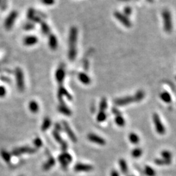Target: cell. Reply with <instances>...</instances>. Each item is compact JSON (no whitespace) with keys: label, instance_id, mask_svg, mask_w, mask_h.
Returning a JSON list of instances; mask_svg holds the SVG:
<instances>
[{"label":"cell","instance_id":"cell-26","mask_svg":"<svg viewBox=\"0 0 176 176\" xmlns=\"http://www.w3.org/2000/svg\"><path fill=\"white\" fill-rule=\"evenodd\" d=\"M52 125V121L49 117H45L41 125V130L42 131H46L50 129Z\"/></svg>","mask_w":176,"mask_h":176},{"label":"cell","instance_id":"cell-40","mask_svg":"<svg viewBox=\"0 0 176 176\" xmlns=\"http://www.w3.org/2000/svg\"><path fill=\"white\" fill-rule=\"evenodd\" d=\"M62 130V126L59 123H56L55 124V130L57 132H60Z\"/></svg>","mask_w":176,"mask_h":176},{"label":"cell","instance_id":"cell-5","mask_svg":"<svg viewBox=\"0 0 176 176\" xmlns=\"http://www.w3.org/2000/svg\"><path fill=\"white\" fill-rule=\"evenodd\" d=\"M37 149L30 146H23L14 148L12 151V155L14 156H20L24 154H33Z\"/></svg>","mask_w":176,"mask_h":176},{"label":"cell","instance_id":"cell-1","mask_svg":"<svg viewBox=\"0 0 176 176\" xmlns=\"http://www.w3.org/2000/svg\"><path fill=\"white\" fill-rule=\"evenodd\" d=\"M77 40H78V29L73 26L69 31V51L68 57L71 61L75 60L77 56Z\"/></svg>","mask_w":176,"mask_h":176},{"label":"cell","instance_id":"cell-11","mask_svg":"<svg viewBox=\"0 0 176 176\" xmlns=\"http://www.w3.org/2000/svg\"><path fill=\"white\" fill-rule=\"evenodd\" d=\"M135 102L134 97L127 96V97H121V98H119V99H117L116 100H115L114 103H115V105L117 106H123L125 105H129V104H131L132 102Z\"/></svg>","mask_w":176,"mask_h":176},{"label":"cell","instance_id":"cell-19","mask_svg":"<svg viewBox=\"0 0 176 176\" xmlns=\"http://www.w3.org/2000/svg\"><path fill=\"white\" fill-rule=\"evenodd\" d=\"M78 78L79 81L84 85H89L91 82V78L85 73H80L78 75Z\"/></svg>","mask_w":176,"mask_h":176},{"label":"cell","instance_id":"cell-29","mask_svg":"<svg viewBox=\"0 0 176 176\" xmlns=\"http://www.w3.org/2000/svg\"><path fill=\"white\" fill-rule=\"evenodd\" d=\"M133 97L135 102H140L141 100H142L143 99L144 97H145V93H144L143 91L140 90L137 91L134 95V96Z\"/></svg>","mask_w":176,"mask_h":176},{"label":"cell","instance_id":"cell-18","mask_svg":"<svg viewBox=\"0 0 176 176\" xmlns=\"http://www.w3.org/2000/svg\"><path fill=\"white\" fill-rule=\"evenodd\" d=\"M48 45L52 50H56L58 47V42L57 37L53 34H51L48 38Z\"/></svg>","mask_w":176,"mask_h":176},{"label":"cell","instance_id":"cell-32","mask_svg":"<svg viewBox=\"0 0 176 176\" xmlns=\"http://www.w3.org/2000/svg\"><path fill=\"white\" fill-rule=\"evenodd\" d=\"M108 108V102L106 98H102L99 104V111L105 112Z\"/></svg>","mask_w":176,"mask_h":176},{"label":"cell","instance_id":"cell-33","mask_svg":"<svg viewBox=\"0 0 176 176\" xmlns=\"http://www.w3.org/2000/svg\"><path fill=\"white\" fill-rule=\"evenodd\" d=\"M144 173L147 176H155L156 175V172L155 170L152 168L151 166H146L144 169Z\"/></svg>","mask_w":176,"mask_h":176},{"label":"cell","instance_id":"cell-42","mask_svg":"<svg viewBox=\"0 0 176 176\" xmlns=\"http://www.w3.org/2000/svg\"><path fill=\"white\" fill-rule=\"evenodd\" d=\"M110 176H120L119 172L115 170H112L110 172Z\"/></svg>","mask_w":176,"mask_h":176},{"label":"cell","instance_id":"cell-15","mask_svg":"<svg viewBox=\"0 0 176 176\" xmlns=\"http://www.w3.org/2000/svg\"><path fill=\"white\" fill-rule=\"evenodd\" d=\"M52 135H53L54 139L56 140V142L60 144V146H61V148L63 151H65L67 149L68 145H67V143H66L65 141L62 139V138L61 137V136H60L59 132L56 131H52Z\"/></svg>","mask_w":176,"mask_h":176},{"label":"cell","instance_id":"cell-35","mask_svg":"<svg viewBox=\"0 0 176 176\" xmlns=\"http://www.w3.org/2000/svg\"><path fill=\"white\" fill-rule=\"evenodd\" d=\"M41 31L42 33L47 35L50 33V28H49L48 25L46 24V23L42 22L41 24Z\"/></svg>","mask_w":176,"mask_h":176},{"label":"cell","instance_id":"cell-7","mask_svg":"<svg viewBox=\"0 0 176 176\" xmlns=\"http://www.w3.org/2000/svg\"><path fill=\"white\" fill-rule=\"evenodd\" d=\"M153 119L155 126V129L157 133L160 135H163L166 133V129L160 119L159 115L157 114H154L153 115Z\"/></svg>","mask_w":176,"mask_h":176},{"label":"cell","instance_id":"cell-30","mask_svg":"<svg viewBox=\"0 0 176 176\" xmlns=\"http://www.w3.org/2000/svg\"><path fill=\"white\" fill-rule=\"evenodd\" d=\"M107 119V114L105 112L99 111L97 115V121L99 123L104 122Z\"/></svg>","mask_w":176,"mask_h":176},{"label":"cell","instance_id":"cell-34","mask_svg":"<svg viewBox=\"0 0 176 176\" xmlns=\"http://www.w3.org/2000/svg\"><path fill=\"white\" fill-rule=\"evenodd\" d=\"M161 156H162V157L163 158H164V159L171 160L172 155L170 151L165 150V151H163L161 152Z\"/></svg>","mask_w":176,"mask_h":176},{"label":"cell","instance_id":"cell-12","mask_svg":"<svg viewBox=\"0 0 176 176\" xmlns=\"http://www.w3.org/2000/svg\"><path fill=\"white\" fill-rule=\"evenodd\" d=\"M62 127H63V129H64L65 132L67 133V134L68 135V136L69 137V138H70L71 140L73 141V142L76 143L77 142L76 136L75 135V134L74 133V132L70 127V126H69L68 123L67 122H65V121H63V122H62Z\"/></svg>","mask_w":176,"mask_h":176},{"label":"cell","instance_id":"cell-23","mask_svg":"<svg viewBox=\"0 0 176 176\" xmlns=\"http://www.w3.org/2000/svg\"><path fill=\"white\" fill-rule=\"evenodd\" d=\"M0 155H1V157L5 163H9L11 162V154L9 152H8L5 149H2L0 151Z\"/></svg>","mask_w":176,"mask_h":176},{"label":"cell","instance_id":"cell-3","mask_svg":"<svg viewBox=\"0 0 176 176\" xmlns=\"http://www.w3.org/2000/svg\"><path fill=\"white\" fill-rule=\"evenodd\" d=\"M15 79L17 88L19 91L23 92L25 89V80H24V73L20 68L17 67L15 69Z\"/></svg>","mask_w":176,"mask_h":176},{"label":"cell","instance_id":"cell-9","mask_svg":"<svg viewBox=\"0 0 176 176\" xmlns=\"http://www.w3.org/2000/svg\"><path fill=\"white\" fill-rule=\"evenodd\" d=\"M65 97L67 98L69 100H72V96L71 94L69 93L68 91L65 89V88L63 87L62 85H60L58 88V91H57V98L59 100L60 103H63V97Z\"/></svg>","mask_w":176,"mask_h":176},{"label":"cell","instance_id":"cell-16","mask_svg":"<svg viewBox=\"0 0 176 176\" xmlns=\"http://www.w3.org/2000/svg\"><path fill=\"white\" fill-rule=\"evenodd\" d=\"M38 41L39 39L36 36L28 35L24 37V40H23V43L27 47H31V46L35 45Z\"/></svg>","mask_w":176,"mask_h":176},{"label":"cell","instance_id":"cell-36","mask_svg":"<svg viewBox=\"0 0 176 176\" xmlns=\"http://www.w3.org/2000/svg\"><path fill=\"white\" fill-rule=\"evenodd\" d=\"M33 144L36 148H40L42 146V142L41 138L37 137L33 140Z\"/></svg>","mask_w":176,"mask_h":176},{"label":"cell","instance_id":"cell-20","mask_svg":"<svg viewBox=\"0 0 176 176\" xmlns=\"http://www.w3.org/2000/svg\"><path fill=\"white\" fill-rule=\"evenodd\" d=\"M56 164V160L52 157H50L48 160L42 165V170L45 171H48L50 170Z\"/></svg>","mask_w":176,"mask_h":176},{"label":"cell","instance_id":"cell-25","mask_svg":"<svg viewBox=\"0 0 176 176\" xmlns=\"http://www.w3.org/2000/svg\"><path fill=\"white\" fill-rule=\"evenodd\" d=\"M160 97L163 101L166 103H170L172 102V97L170 94L167 91L162 92L160 94Z\"/></svg>","mask_w":176,"mask_h":176},{"label":"cell","instance_id":"cell-45","mask_svg":"<svg viewBox=\"0 0 176 176\" xmlns=\"http://www.w3.org/2000/svg\"><path fill=\"white\" fill-rule=\"evenodd\" d=\"M0 1H1V0H0Z\"/></svg>","mask_w":176,"mask_h":176},{"label":"cell","instance_id":"cell-43","mask_svg":"<svg viewBox=\"0 0 176 176\" xmlns=\"http://www.w3.org/2000/svg\"><path fill=\"white\" fill-rule=\"evenodd\" d=\"M129 176H134V175H129Z\"/></svg>","mask_w":176,"mask_h":176},{"label":"cell","instance_id":"cell-31","mask_svg":"<svg viewBox=\"0 0 176 176\" xmlns=\"http://www.w3.org/2000/svg\"><path fill=\"white\" fill-rule=\"evenodd\" d=\"M155 163L157 165L159 166L168 165V164H171V160L164 159V158H157V159L155 160Z\"/></svg>","mask_w":176,"mask_h":176},{"label":"cell","instance_id":"cell-8","mask_svg":"<svg viewBox=\"0 0 176 176\" xmlns=\"http://www.w3.org/2000/svg\"><path fill=\"white\" fill-rule=\"evenodd\" d=\"M114 16L118 21H119L121 24H122L124 26L127 28H130L131 26V22L130 21L129 18L124 14L121 13L118 11H115L114 13Z\"/></svg>","mask_w":176,"mask_h":176},{"label":"cell","instance_id":"cell-17","mask_svg":"<svg viewBox=\"0 0 176 176\" xmlns=\"http://www.w3.org/2000/svg\"><path fill=\"white\" fill-rule=\"evenodd\" d=\"M57 110H58V112H60L61 114L65 115H67V116H70V115H71L72 114V112L71 110V109L65 105V102L59 104V105H58V106H57Z\"/></svg>","mask_w":176,"mask_h":176},{"label":"cell","instance_id":"cell-2","mask_svg":"<svg viewBox=\"0 0 176 176\" xmlns=\"http://www.w3.org/2000/svg\"><path fill=\"white\" fill-rule=\"evenodd\" d=\"M162 17L164 23V30L167 33H170L172 30V15L170 11L164 9L162 12Z\"/></svg>","mask_w":176,"mask_h":176},{"label":"cell","instance_id":"cell-28","mask_svg":"<svg viewBox=\"0 0 176 176\" xmlns=\"http://www.w3.org/2000/svg\"><path fill=\"white\" fill-rule=\"evenodd\" d=\"M143 153L142 149L140 148H136L134 149L131 151V155L132 157L134 158H138L142 156Z\"/></svg>","mask_w":176,"mask_h":176},{"label":"cell","instance_id":"cell-4","mask_svg":"<svg viewBox=\"0 0 176 176\" xmlns=\"http://www.w3.org/2000/svg\"><path fill=\"white\" fill-rule=\"evenodd\" d=\"M18 17V13L16 11H13L8 14V16L5 18L4 20V28L5 30H11L14 26V23Z\"/></svg>","mask_w":176,"mask_h":176},{"label":"cell","instance_id":"cell-14","mask_svg":"<svg viewBox=\"0 0 176 176\" xmlns=\"http://www.w3.org/2000/svg\"><path fill=\"white\" fill-rule=\"evenodd\" d=\"M74 171L77 172H91L93 170V166L90 165V164H83V163H77L74 167Z\"/></svg>","mask_w":176,"mask_h":176},{"label":"cell","instance_id":"cell-39","mask_svg":"<svg viewBox=\"0 0 176 176\" xmlns=\"http://www.w3.org/2000/svg\"><path fill=\"white\" fill-rule=\"evenodd\" d=\"M124 14L126 15L127 16H129L132 13V8L130 7H126L125 8H124Z\"/></svg>","mask_w":176,"mask_h":176},{"label":"cell","instance_id":"cell-38","mask_svg":"<svg viewBox=\"0 0 176 176\" xmlns=\"http://www.w3.org/2000/svg\"><path fill=\"white\" fill-rule=\"evenodd\" d=\"M41 2L45 5H52L55 4V0H41Z\"/></svg>","mask_w":176,"mask_h":176},{"label":"cell","instance_id":"cell-44","mask_svg":"<svg viewBox=\"0 0 176 176\" xmlns=\"http://www.w3.org/2000/svg\"><path fill=\"white\" fill-rule=\"evenodd\" d=\"M20 176H24V175H20Z\"/></svg>","mask_w":176,"mask_h":176},{"label":"cell","instance_id":"cell-41","mask_svg":"<svg viewBox=\"0 0 176 176\" xmlns=\"http://www.w3.org/2000/svg\"><path fill=\"white\" fill-rule=\"evenodd\" d=\"M112 112L115 115H121V112H119V110L116 108H112Z\"/></svg>","mask_w":176,"mask_h":176},{"label":"cell","instance_id":"cell-27","mask_svg":"<svg viewBox=\"0 0 176 176\" xmlns=\"http://www.w3.org/2000/svg\"><path fill=\"white\" fill-rule=\"evenodd\" d=\"M115 123H116V125L121 127H123L125 125V120L124 119V117L122 116V114L115 115Z\"/></svg>","mask_w":176,"mask_h":176},{"label":"cell","instance_id":"cell-13","mask_svg":"<svg viewBox=\"0 0 176 176\" xmlns=\"http://www.w3.org/2000/svg\"><path fill=\"white\" fill-rule=\"evenodd\" d=\"M88 139L90 141V142L98 144V145L100 146H104L106 144V141L104 138L93 133L88 134Z\"/></svg>","mask_w":176,"mask_h":176},{"label":"cell","instance_id":"cell-10","mask_svg":"<svg viewBox=\"0 0 176 176\" xmlns=\"http://www.w3.org/2000/svg\"><path fill=\"white\" fill-rule=\"evenodd\" d=\"M65 69L63 66H60L56 71V74H55V78L57 82L59 83L60 85L62 84L65 78Z\"/></svg>","mask_w":176,"mask_h":176},{"label":"cell","instance_id":"cell-22","mask_svg":"<svg viewBox=\"0 0 176 176\" xmlns=\"http://www.w3.org/2000/svg\"><path fill=\"white\" fill-rule=\"evenodd\" d=\"M119 166L121 171L123 173V174H127L129 172V168H128V165L127 163L125 161V159H123V158H122V159H120L119 161Z\"/></svg>","mask_w":176,"mask_h":176},{"label":"cell","instance_id":"cell-37","mask_svg":"<svg viewBox=\"0 0 176 176\" xmlns=\"http://www.w3.org/2000/svg\"><path fill=\"white\" fill-rule=\"evenodd\" d=\"M7 94V90L4 86H0V98H3L5 97Z\"/></svg>","mask_w":176,"mask_h":176},{"label":"cell","instance_id":"cell-6","mask_svg":"<svg viewBox=\"0 0 176 176\" xmlns=\"http://www.w3.org/2000/svg\"><path fill=\"white\" fill-rule=\"evenodd\" d=\"M72 160H73V157H72L71 155L67 152L64 151L58 156V161L61 164L62 168L65 170L67 168L68 166L71 164Z\"/></svg>","mask_w":176,"mask_h":176},{"label":"cell","instance_id":"cell-21","mask_svg":"<svg viewBox=\"0 0 176 176\" xmlns=\"http://www.w3.org/2000/svg\"><path fill=\"white\" fill-rule=\"evenodd\" d=\"M29 109L33 114H36L39 110V106L35 100H31L29 103Z\"/></svg>","mask_w":176,"mask_h":176},{"label":"cell","instance_id":"cell-24","mask_svg":"<svg viewBox=\"0 0 176 176\" xmlns=\"http://www.w3.org/2000/svg\"><path fill=\"white\" fill-rule=\"evenodd\" d=\"M129 140L131 143L132 144H138L140 142V138L139 136L136 134L134 132H131L129 135Z\"/></svg>","mask_w":176,"mask_h":176}]
</instances>
